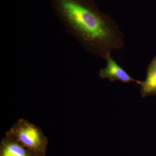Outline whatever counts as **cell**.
Listing matches in <instances>:
<instances>
[{
  "mask_svg": "<svg viewBox=\"0 0 156 156\" xmlns=\"http://www.w3.org/2000/svg\"><path fill=\"white\" fill-rule=\"evenodd\" d=\"M54 14L68 34L87 52L105 59L124 45V35L110 15L95 0H50Z\"/></svg>",
  "mask_w": 156,
  "mask_h": 156,
  "instance_id": "1",
  "label": "cell"
},
{
  "mask_svg": "<svg viewBox=\"0 0 156 156\" xmlns=\"http://www.w3.org/2000/svg\"><path fill=\"white\" fill-rule=\"evenodd\" d=\"M36 156H46L48 140L40 127L27 120L19 119L5 133Z\"/></svg>",
  "mask_w": 156,
  "mask_h": 156,
  "instance_id": "2",
  "label": "cell"
},
{
  "mask_svg": "<svg viewBox=\"0 0 156 156\" xmlns=\"http://www.w3.org/2000/svg\"><path fill=\"white\" fill-rule=\"evenodd\" d=\"M107 62L106 67L99 70V76L102 79H108L110 82L119 81L124 83L134 82L140 85V82L135 80L129 75L124 69L120 66L108 53L105 58Z\"/></svg>",
  "mask_w": 156,
  "mask_h": 156,
  "instance_id": "3",
  "label": "cell"
},
{
  "mask_svg": "<svg viewBox=\"0 0 156 156\" xmlns=\"http://www.w3.org/2000/svg\"><path fill=\"white\" fill-rule=\"evenodd\" d=\"M0 156H36L20 143L5 135L0 142Z\"/></svg>",
  "mask_w": 156,
  "mask_h": 156,
  "instance_id": "4",
  "label": "cell"
},
{
  "mask_svg": "<svg viewBox=\"0 0 156 156\" xmlns=\"http://www.w3.org/2000/svg\"><path fill=\"white\" fill-rule=\"evenodd\" d=\"M139 85L143 97L156 95V56L149 65L145 81H141Z\"/></svg>",
  "mask_w": 156,
  "mask_h": 156,
  "instance_id": "5",
  "label": "cell"
}]
</instances>
